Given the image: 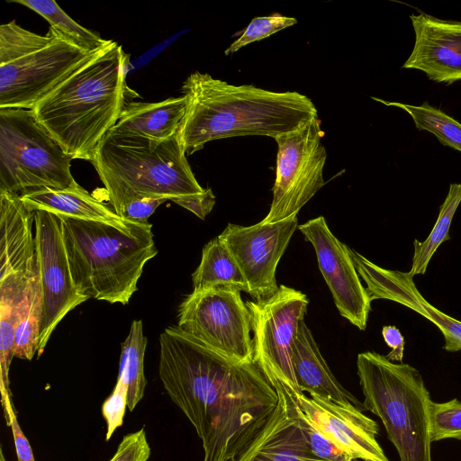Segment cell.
Returning <instances> with one entry per match:
<instances>
[{
    "mask_svg": "<svg viewBox=\"0 0 461 461\" xmlns=\"http://www.w3.org/2000/svg\"><path fill=\"white\" fill-rule=\"evenodd\" d=\"M298 229L315 250L320 271L340 315L365 330L372 301L360 282L348 247L330 231L323 216L312 219Z\"/></svg>",
    "mask_w": 461,
    "mask_h": 461,
    "instance_id": "obj_14",
    "label": "cell"
},
{
    "mask_svg": "<svg viewBox=\"0 0 461 461\" xmlns=\"http://www.w3.org/2000/svg\"><path fill=\"white\" fill-rule=\"evenodd\" d=\"M306 419L352 459L389 461L376 440L378 425L356 406L285 388Z\"/></svg>",
    "mask_w": 461,
    "mask_h": 461,
    "instance_id": "obj_15",
    "label": "cell"
},
{
    "mask_svg": "<svg viewBox=\"0 0 461 461\" xmlns=\"http://www.w3.org/2000/svg\"><path fill=\"white\" fill-rule=\"evenodd\" d=\"M429 438L431 443L447 438L461 440V402H431L429 408Z\"/></svg>",
    "mask_w": 461,
    "mask_h": 461,
    "instance_id": "obj_30",
    "label": "cell"
},
{
    "mask_svg": "<svg viewBox=\"0 0 461 461\" xmlns=\"http://www.w3.org/2000/svg\"><path fill=\"white\" fill-rule=\"evenodd\" d=\"M34 233L42 300L39 357L59 323L88 298L82 295L74 284L60 219L46 211L34 212Z\"/></svg>",
    "mask_w": 461,
    "mask_h": 461,
    "instance_id": "obj_12",
    "label": "cell"
},
{
    "mask_svg": "<svg viewBox=\"0 0 461 461\" xmlns=\"http://www.w3.org/2000/svg\"><path fill=\"white\" fill-rule=\"evenodd\" d=\"M239 289L193 290L178 309L177 327L205 346L238 361H253L249 312Z\"/></svg>",
    "mask_w": 461,
    "mask_h": 461,
    "instance_id": "obj_11",
    "label": "cell"
},
{
    "mask_svg": "<svg viewBox=\"0 0 461 461\" xmlns=\"http://www.w3.org/2000/svg\"><path fill=\"white\" fill-rule=\"evenodd\" d=\"M167 199L144 198L127 203L119 213V217L134 221H148V218Z\"/></svg>",
    "mask_w": 461,
    "mask_h": 461,
    "instance_id": "obj_38",
    "label": "cell"
},
{
    "mask_svg": "<svg viewBox=\"0 0 461 461\" xmlns=\"http://www.w3.org/2000/svg\"><path fill=\"white\" fill-rule=\"evenodd\" d=\"M309 301L302 292L279 285L271 297L248 301L252 330L253 361L270 382L301 392L297 386L292 350Z\"/></svg>",
    "mask_w": 461,
    "mask_h": 461,
    "instance_id": "obj_10",
    "label": "cell"
},
{
    "mask_svg": "<svg viewBox=\"0 0 461 461\" xmlns=\"http://www.w3.org/2000/svg\"><path fill=\"white\" fill-rule=\"evenodd\" d=\"M42 320L41 289L38 268L31 277L15 329L14 357L32 360L37 355Z\"/></svg>",
    "mask_w": 461,
    "mask_h": 461,
    "instance_id": "obj_27",
    "label": "cell"
},
{
    "mask_svg": "<svg viewBox=\"0 0 461 461\" xmlns=\"http://www.w3.org/2000/svg\"><path fill=\"white\" fill-rule=\"evenodd\" d=\"M127 63L122 46L113 41L32 109L72 159L91 161L120 118L128 92Z\"/></svg>",
    "mask_w": 461,
    "mask_h": 461,
    "instance_id": "obj_3",
    "label": "cell"
},
{
    "mask_svg": "<svg viewBox=\"0 0 461 461\" xmlns=\"http://www.w3.org/2000/svg\"><path fill=\"white\" fill-rule=\"evenodd\" d=\"M358 275L366 284V292L371 299H387L417 311L422 295L416 288L412 276L408 273L382 268L355 249L348 248Z\"/></svg>",
    "mask_w": 461,
    "mask_h": 461,
    "instance_id": "obj_23",
    "label": "cell"
},
{
    "mask_svg": "<svg viewBox=\"0 0 461 461\" xmlns=\"http://www.w3.org/2000/svg\"><path fill=\"white\" fill-rule=\"evenodd\" d=\"M4 407V414L6 424L10 426L14 438L17 461H35L32 447L29 440L23 434V431L17 420L16 412L14 404L12 403L11 397L5 396L2 400Z\"/></svg>",
    "mask_w": 461,
    "mask_h": 461,
    "instance_id": "obj_36",
    "label": "cell"
},
{
    "mask_svg": "<svg viewBox=\"0 0 461 461\" xmlns=\"http://www.w3.org/2000/svg\"><path fill=\"white\" fill-rule=\"evenodd\" d=\"M38 268V267H37ZM32 273H16L0 278V392L11 396L9 369L14 357L16 325L25 301Z\"/></svg>",
    "mask_w": 461,
    "mask_h": 461,
    "instance_id": "obj_22",
    "label": "cell"
},
{
    "mask_svg": "<svg viewBox=\"0 0 461 461\" xmlns=\"http://www.w3.org/2000/svg\"><path fill=\"white\" fill-rule=\"evenodd\" d=\"M32 212L46 211L59 217L109 221L121 219L113 208L82 186L75 189H43L20 197Z\"/></svg>",
    "mask_w": 461,
    "mask_h": 461,
    "instance_id": "obj_21",
    "label": "cell"
},
{
    "mask_svg": "<svg viewBox=\"0 0 461 461\" xmlns=\"http://www.w3.org/2000/svg\"><path fill=\"white\" fill-rule=\"evenodd\" d=\"M357 375L363 408L382 420L401 461H431V399L418 369L376 352L359 353Z\"/></svg>",
    "mask_w": 461,
    "mask_h": 461,
    "instance_id": "obj_6",
    "label": "cell"
},
{
    "mask_svg": "<svg viewBox=\"0 0 461 461\" xmlns=\"http://www.w3.org/2000/svg\"><path fill=\"white\" fill-rule=\"evenodd\" d=\"M194 290L232 287L247 293V283L236 261L218 237L203 249L199 266L192 275Z\"/></svg>",
    "mask_w": 461,
    "mask_h": 461,
    "instance_id": "obj_24",
    "label": "cell"
},
{
    "mask_svg": "<svg viewBox=\"0 0 461 461\" xmlns=\"http://www.w3.org/2000/svg\"><path fill=\"white\" fill-rule=\"evenodd\" d=\"M42 16L62 40L87 52H97L112 44L70 18L53 0H14Z\"/></svg>",
    "mask_w": 461,
    "mask_h": 461,
    "instance_id": "obj_25",
    "label": "cell"
},
{
    "mask_svg": "<svg viewBox=\"0 0 461 461\" xmlns=\"http://www.w3.org/2000/svg\"><path fill=\"white\" fill-rule=\"evenodd\" d=\"M296 228L298 219L294 215L276 223H229L218 236L239 266L247 294L254 301L267 299L278 291L276 267Z\"/></svg>",
    "mask_w": 461,
    "mask_h": 461,
    "instance_id": "obj_13",
    "label": "cell"
},
{
    "mask_svg": "<svg viewBox=\"0 0 461 461\" xmlns=\"http://www.w3.org/2000/svg\"><path fill=\"white\" fill-rule=\"evenodd\" d=\"M158 341L159 378L202 440L203 461H231L275 411L276 389L254 361L232 359L177 326Z\"/></svg>",
    "mask_w": 461,
    "mask_h": 461,
    "instance_id": "obj_1",
    "label": "cell"
},
{
    "mask_svg": "<svg viewBox=\"0 0 461 461\" xmlns=\"http://www.w3.org/2000/svg\"><path fill=\"white\" fill-rule=\"evenodd\" d=\"M126 407H128V385L117 379L113 391L102 405V415L106 422V441L123 424Z\"/></svg>",
    "mask_w": 461,
    "mask_h": 461,
    "instance_id": "obj_34",
    "label": "cell"
},
{
    "mask_svg": "<svg viewBox=\"0 0 461 461\" xmlns=\"http://www.w3.org/2000/svg\"><path fill=\"white\" fill-rule=\"evenodd\" d=\"M272 385L278 395L275 411L256 438L231 461H325L311 449L290 393L278 382Z\"/></svg>",
    "mask_w": 461,
    "mask_h": 461,
    "instance_id": "obj_17",
    "label": "cell"
},
{
    "mask_svg": "<svg viewBox=\"0 0 461 461\" xmlns=\"http://www.w3.org/2000/svg\"><path fill=\"white\" fill-rule=\"evenodd\" d=\"M100 51H85L60 39L50 28L46 35H40L15 21L2 24L0 109H33Z\"/></svg>",
    "mask_w": 461,
    "mask_h": 461,
    "instance_id": "obj_7",
    "label": "cell"
},
{
    "mask_svg": "<svg viewBox=\"0 0 461 461\" xmlns=\"http://www.w3.org/2000/svg\"><path fill=\"white\" fill-rule=\"evenodd\" d=\"M418 313L433 322L442 332L445 339L443 348L456 352L461 350V321L442 312L429 304L423 297L420 300Z\"/></svg>",
    "mask_w": 461,
    "mask_h": 461,
    "instance_id": "obj_32",
    "label": "cell"
},
{
    "mask_svg": "<svg viewBox=\"0 0 461 461\" xmlns=\"http://www.w3.org/2000/svg\"><path fill=\"white\" fill-rule=\"evenodd\" d=\"M71 160L32 109H0V190L21 197L78 188Z\"/></svg>",
    "mask_w": 461,
    "mask_h": 461,
    "instance_id": "obj_8",
    "label": "cell"
},
{
    "mask_svg": "<svg viewBox=\"0 0 461 461\" xmlns=\"http://www.w3.org/2000/svg\"><path fill=\"white\" fill-rule=\"evenodd\" d=\"M185 109L183 95L157 103L131 102L112 129L153 140H167L178 134Z\"/></svg>",
    "mask_w": 461,
    "mask_h": 461,
    "instance_id": "obj_20",
    "label": "cell"
},
{
    "mask_svg": "<svg viewBox=\"0 0 461 461\" xmlns=\"http://www.w3.org/2000/svg\"><path fill=\"white\" fill-rule=\"evenodd\" d=\"M321 122L317 117L275 138L277 154L273 200L262 223H276L297 215L324 185L327 152L321 143L324 131Z\"/></svg>",
    "mask_w": 461,
    "mask_h": 461,
    "instance_id": "obj_9",
    "label": "cell"
},
{
    "mask_svg": "<svg viewBox=\"0 0 461 461\" xmlns=\"http://www.w3.org/2000/svg\"><path fill=\"white\" fill-rule=\"evenodd\" d=\"M415 33L413 50L403 64L438 83L461 80V22L427 14L410 15Z\"/></svg>",
    "mask_w": 461,
    "mask_h": 461,
    "instance_id": "obj_16",
    "label": "cell"
},
{
    "mask_svg": "<svg viewBox=\"0 0 461 461\" xmlns=\"http://www.w3.org/2000/svg\"><path fill=\"white\" fill-rule=\"evenodd\" d=\"M297 23L294 17L275 14L270 16L255 17L243 33L225 50V55L238 51L242 47L267 38L270 35L292 26Z\"/></svg>",
    "mask_w": 461,
    "mask_h": 461,
    "instance_id": "obj_31",
    "label": "cell"
},
{
    "mask_svg": "<svg viewBox=\"0 0 461 461\" xmlns=\"http://www.w3.org/2000/svg\"><path fill=\"white\" fill-rule=\"evenodd\" d=\"M292 365L301 392L330 399L344 406L363 407L333 375L304 321L300 323L293 346Z\"/></svg>",
    "mask_w": 461,
    "mask_h": 461,
    "instance_id": "obj_19",
    "label": "cell"
},
{
    "mask_svg": "<svg viewBox=\"0 0 461 461\" xmlns=\"http://www.w3.org/2000/svg\"><path fill=\"white\" fill-rule=\"evenodd\" d=\"M147 337L141 320L131 322L129 334L123 343L119 363L120 379L128 385V409L132 411L143 398L147 380L144 374V357Z\"/></svg>",
    "mask_w": 461,
    "mask_h": 461,
    "instance_id": "obj_26",
    "label": "cell"
},
{
    "mask_svg": "<svg viewBox=\"0 0 461 461\" xmlns=\"http://www.w3.org/2000/svg\"><path fill=\"white\" fill-rule=\"evenodd\" d=\"M294 400V399H293ZM295 404V402H294ZM297 418L312 452L325 461H357L326 438L302 413L295 404Z\"/></svg>",
    "mask_w": 461,
    "mask_h": 461,
    "instance_id": "obj_33",
    "label": "cell"
},
{
    "mask_svg": "<svg viewBox=\"0 0 461 461\" xmlns=\"http://www.w3.org/2000/svg\"><path fill=\"white\" fill-rule=\"evenodd\" d=\"M151 450L144 428L126 434L109 461H147Z\"/></svg>",
    "mask_w": 461,
    "mask_h": 461,
    "instance_id": "obj_35",
    "label": "cell"
},
{
    "mask_svg": "<svg viewBox=\"0 0 461 461\" xmlns=\"http://www.w3.org/2000/svg\"><path fill=\"white\" fill-rule=\"evenodd\" d=\"M119 216L129 203L144 198H176L204 191L197 182L178 134L153 140L111 129L90 161Z\"/></svg>",
    "mask_w": 461,
    "mask_h": 461,
    "instance_id": "obj_5",
    "label": "cell"
},
{
    "mask_svg": "<svg viewBox=\"0 0 461 461\" xmlns=\"http://www.w3.org/2000/svg\"><path fill=\"white\" fill-rule=\"evenodd\" d=\"M74 284L88 299L127 304L158 254L149 221L59 217Z\"/></svg>",
    "mask_w": 461,
    "mask_h": 461,
    "instance_id": "obj_4",
    "label": "cell"
},
{
    "mask_svg": "<svg viewBox=\"0 0 461 461\" xmlns=\"http://www.w3.org/2000/svg\"><path fill=\"white\" fill-rule=\"evenodd\" d=\"M460 203L461 184H451L429 235L424 241L414 240V254L410 270L412 276L425 274L436 250L444 241L450 239V224Z\"/></svg>",
    "mask_w": 461,
    "mask_h": 461,
    "instance_id": "obj_28",
    "label": "cell"
},
{
    "mask_svg": "<svg viewBox=\"0 0 461 461\" xmlns=\"http://www.w3.org/2000/svg\"><path fill=\"white\" fill-rule=\"evenodd\" d=\"M182 93L186 109L178 138L186 157L214 140L247 135L275 139L318 117L313 102L298 92L234 86L207 73H192Z\"/></svg>",
    "mask_w": 461,
    "mask_h": 461,
    "instance_id": "obj_2",
    "label": "cell"
},
{
    "mask_svg": "<svg viewBox=\"0 0 461 461\" xmlns=\"http://www.w3.org/2000/svg\"><path fill=\"white\" fill-rule=\"evenodd\" d=\"M34 212L19 196L0 190V278L37 269Z\"/></svg>",
    "mask_w": 461,
    "mask_h": 461,
    "instance_id": "obj_18",
    "label": "cell"
},
{
    "mask_svg": "<svg viewBox=\"0 0 461 461\" xmlns=\"http://www.w3.org/2000/svg\"><path fill=\"white\" fill-rule=\"evenodd\" d=\"M382 335L386 345L392 348L385 357L389 360L402 361L405 342L399 329L392 325L384 326Z\"/></svg>",
    "mask_w": 461,
    "mask_h": 461,
    "instance_id": "obj_39",
    "label": "cell"
},
{
    "mask_svg": "<svg viewBox=\"0 0 461 461\" xmlns=\"http://www.w3.org/2000/svg\"><path fill=\"white\" fill-rule=\"evenodd\" d=\"M172 202L204 220L215 204V196L211 188H206L201 194L176 198Z\"/></svg>",
    "mask_w": 461,
    "mask_h": 461,
    "instance_id": "obj_37",
    "label": "cell"
},
{
    "mask_svg": "<svg viewBox=\"0 0 461 461\" xmlns=\"http://www.w3.org/2000/svg\"><path fill=\"white\" fill-rule=\"evenodd\" d=\"M372 98L384 104L405 111L410 114L419 131H427L432 133L441 144L461 151V123L438 108L430 105L428 102L420 105H412Z\"/></svg>",
    "mask_w": 461,
    "mask_h": 461,
    "instance_id": "obj_29",
    "label": "cell"
}]
</instances>
